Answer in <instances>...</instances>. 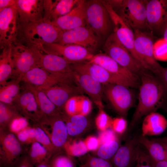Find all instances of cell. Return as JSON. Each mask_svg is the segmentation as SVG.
<instances>
[{
	"instance_id": "ee69618b",
	"label": "cell",
	"mask_w": 167,
	"mask_h": 167,
	"mask_svg": "<svg viewBox=\"0 0 167 167\" xmlns=\"http://www.w3.org/2000/svg\"><path fill=\"white\" fill-rule=\"evenodd\" d=\"M135 164L136 167H154L153 160L141 147Z\"/></svg>"
},
{
	"instance_id": "db71d44e",
	"label": "cell",
	"mask_w": 167,
	"mask_h": 167,
	"mask_svg": "<svg viewBox=\"0 0 167 167\" xmlns=\"http://www.w3.org/2000/svg\"><path fill=\"white\" fill-rule=\"evenodd\" d=\"M153 160L154 167H167V160L159 161Z\"/></svg>"
},
{
	"instance_id": "74e56055",
	"label": "cell",
	"mask_w": 167,
	"mask_h": 167,
	"mask_svg": "<svg viewBox=\"0 0 167 167\" xmlns=\"http://www.w3.org/2000/svg\"><path fill=\"white\" fill-rule=\"evenodd\" d=\"M83 156L80 167H113L110 161L90 155Z\"/></svg>"
},
{
	"instance_id": "9c48e42d",
	"label": "cell",
	"mask_w": 167,
	"mask_h": 167,
	"mask_svg": "<svg viewBox=\"0 0 167 167\" xmlns=\"http://www.w3.org/2000/svg\"><path fill=\"white\" fill-rule=\"evenodd\" d=\"M102 1L111 19L113 25V32L136 60L143 68L147 69L145 64L135 49L134 30L114 11L107 0Z\"/></svg>"
},
{
	"instance_id": "5bb4252c",
	"label": "cell",
	"mask_w": 167,
	"mask_h": 167,
	"mask_svg": "<svg viewBox=\"0 0 167 167\" xmlns=\"http://www.w3.org/2000/svg\"><path fill=\"white\" fill-rule=\"evenodd\" d=\"M18 25L16 5L0 10V49L16 42Z\"/></svg>"
},
{
	"instance_id": "6da1fadb",
	"label": "cell",
	"mask_w": 167,
	"mask_h": 167,
	"mask_svg": "<svg viewBox=\"0 0 167 167\" xmlns=\"http://www.w3.org/2000/svg\"><path fill=\"white\" fill-rule=\"evenodd\" d=\"M139 78L138 103L128 126V132L133 130L143 117L156 112L167 103V92L157 77L146 70L142 72Z\"/></svg>"
},
{
	"instance_id": "52a82bcc",
	"label": "cell",
	"mask_w": 167,
	"mask_h": 167,
	"mask_svg": "<svg viewBox=\"0 0 167 167\" xmlns=\"http://www.w3.org/2000/svg\"><path fill=\"white\" fill-rule=\"evenodd\" d=\"M134 46L137 53L145 64L147 69L158 77L163 67L155 59L153 53V34L151 32L134 30Z\"/></svg>"
},
{
	"instance_id": "e575fe53",
	"label": "cell",
	"mask_w": 167,
	"mask_h": 167,
	"mask_svg": "<svg viewBox=\"0 0 167 167\" xmlns=\"http://www.w3.org/2000/svg\"><path fill=\"white\" fill-rule=\"evenodd\" d=\"M51 167H76L73 157L66 152H58L51 156L49 161Z\"/></svg>"
},
{
	"instance_id": "d590c367",
	"label": "cell",
	"mask_w": 167,
	"mask_h": 167,
	"mask_svg": "<svg viewBox=\"0 0 167 167\" xmlns=\"http://www.w3.org/2000/svg\"><path fill=\"white\" fill-rule=\"evenodd\" d=\"M65 152L73 157L83 156L88 151L84 141H74L70 143L68 141L64 147Z\"/></svg>"
},
{
	"instance_id": "680465c9",
	"label": "cell",
	"mask_w": 167,
	"mask_h": 167,
	"mask_svg": "<svg viewBox=\"0 0 167 167\" xmlns=\"http://www.w3.org/2000/svg\"><path fill=\"white\" fill-rule=\"evenodd\" d=\"M164 147L167 154V144L160 142Z\"/></svg>"
},
{
	"instance_id": "2e32d148",
	"label": "cell",
	"mask_w": 167,
	"mask_h": 167,
	"mask_svg": "<svg viewBox=\"0 0 167 167\" xmlns=\"http://www.w3.org/2000/svg\"><path fill=\"white\" fill-rule=\"evenodd\" d=\"M88 62L99 65L110 73L124 80L131 88H137L139 86V77L119 65L105 53L94 55Z\"/></svg>"
},
{
	"instance_id": "c3c4849f",
	"label": "cell",
	"mask_w": 167,
	"mask_h": 167,
	"mask_svg": "<svg viewBox=\"0 0 167 167\" xmlns=\"http://www.w3.org/2000/svg\"><path fill=\"white\" fill-rule=\"evenodd\" d=\"M98 139L100 144L117 139L115 133L111 128H109L101 131Z\"/></svg>"
},
{
	"instance_id": "e0dca14e",
	"label": "cell",
	"mask_w": 167,
	"mask_h": 167,
	"mask_svg": "<svg viewBox=\"0 0 167 167\" xmlns=\"http://www.w3.org/2000/svg\"><path fill=\"white\" fill-rule=\"evenodd\" d=\"M146 15L149 31L162 35L167 25V0H148Z\"/></svg>"
},
{
	"instance_id": "9a60e30c",
	"label": "cell",
	"mask_w": 167,
	"mask_h": 167,
	"mask_svg": "<svg viewBox=\"0 0 167 167\" xmlns=\"http://www.w3.org/2000/svg\"><path fill=\"white\" fill-rule=\"evenodd\" d=\"M41 50L61 56L71 64L88 61L94 55L85 48L75 44L62 45L53 43L44 45Z\"/></svg>"
},
{
	"instance_id": "277c9868",
	"label": "cell",
	"mask_w": 167,
	"mask_h": 167,
	"mask_svg": "<svg viewBox=\"0 0 167 167\" xmlns=\"http://www.w3.org/2000/svg\"><path fill=\"white\" fill-rule=\"evenodd\" d=\"M86 26L102 40L113 32V25L109 13L101 0L85 1Z\"/></svg>"
},
{
	"instance_id": "3957f363",
	"label": "cell",
	"mask_w": 167,
	"mask_h": 167,
	"mask_svg": "<svg viewBox=\"0 0 167 167\" xmlns=\"http://www.w3.org/2000/svg\"><path fill=\"white\" fill-rule=\"evenodd\" d=\"M107 1L114 11L133 30L150 32L146 15L148 0Z\"/></svg>"
},
{
	"instance_id": "484cf974",
	"label": "cell",
	"mask_w": 167,
	"mask_h": 167,
	"mask_svg": "<svg viewBox=\"0 0 167 167\" xmlns=\"http://www.w3.org/2000/svg\"><path fill=\"white\" fill-rule=\"evenodd\" d=\"M14 102L18 109L27 117L38 120L42 117L34 95L30 90L26 89L19 94Z\"/></svg>"
},
{
	"instance_id": "7a4b0ae2",
	"label": "cell",
	"mask_w": 167,
	"mask_h": 167,
	"mask_svg": "<svg viewBox=\"0 0 167 167\" xmlns=\"http://www.w3.org/2000/svg\"><path fill=\"white\" fill-rule=\"evenodd\" d=\"M63 32L43 19L26 24H19L15 42L41 50L45 45L57 43Z\"/></svg>"
},
{
	"instance_id": "d6a6232c",
	"label": "cell",
	"mask_w": 167,
	"mask_h": 167,
	"mask_svg": "<svg viewBox=\"0 0 167 167\" xmlns=\"http://www.w3.org/2000/svg\"><path fill=\"white\" fill-rule=\"evenodd\" d=\"M28 156L34 165L48 161L51 157L46 148L36 141L31 143Z\"/></svg>"
},
{
	"instance_id": "91938a15",
	"label": "cell",
	"mask_w": 167,
	"mask_h": 167,
	"mask_svg": "<svg viewBox=\"0 0 167 167\" xmlns=\"http://www.w3.org/2000/svg\"><path fill=\"white\" fill-rule=\"evenodd\" d=\"M166 108H167L166 109H167V107H166Z\"/></svg>"
},
{
	"instance_id": "4fadbf2b",
	"label": "cell",
	"mask_w": 167,
	"mask_h": 167,
	"mask_svg": "<svg viewBox=\"0 0 167 167\" xmlns=\"http://www.w3.org/2000/svg\"><path fill=\"white\" fill-rule=\"evenodd\" d=\"M0 161L1 167H13L22 152L21 143L16 135L0 130Z\"/></svg>"
},
{
	"instance_id": "f5cc1de1",
	"label": "cell",
	"mask_w": 167,
	"mask_h": 167,
	"mask_svg": "<svg viewBox=\"0 0 167 167\" xmlns=\"http://www.w3.org/2000/svg\"><path fill=\"white\" fill-rule=\"evenodd\" d=\"M16 0H0V10L15 6Z\"/></svg>"
},
{
	"instance_id": "7402d4cb",
	"label": "cell",
	"mask_w": 167,
	"mask_h": 167,
	"mask_svg": "<svg viewBox=\"0 0 167 167\" xmlns=\"http://www.w3.org/2000/svg\"><path fill=\"white\" fill-rule=\"evenodd\" d=\"M21 81L41 89L59 84H68L61 78L49 73L39 66L31 69L23 75Z\"/></svg>"
},
{
	"instance_id": "1f68e13d",
	"label": "cell",
	"mask_w": 167,
	"mask_h": 167,
	"mask_svg": "<svg viewBox=\"0 0 167 167\" xmlns=\"http://www.w3.org/2000/svg\"><path fill=\"white\" fill-rule=\"evenodd\" d=\"M21 79L17 78L16 79L7 83L0 89V102L11 105L19 94V83Z\"/></svg>"
},
{
	"instance_id": "ab89813d",
	"label": "cell",
	"mask_w": 167,
	"mask_h": 167,
	"mask_svg": "<svg viewBox=\"0 0 167 167\" xmlns=\"http://www.w3.org/2000/svg\"><path fill=\"white\" fill-rule=\"evenodd\" d=\"M153 53L157 61H167V42L163 38L154 42Z\"/></svg>"
},
{
	"instance_id": "9f6ffc18",
	"label": "cell",
	"mask_w": 167,
	"mask_h": 167,
	"mask_svg": "<svg viewBox=\"0 0 167 167\" xmlns=\"http://www.w3.org/2000/svg\"><path fill=\"white\" fill-rule=\"evenodd\" d=\"M152 139L156 141L167 144V136L162 138H154Z\"/></svg>"
},
{
	"instance_id": "7dc6e473",
	"label": "cell",
	"mask_w": 167,
	"mask_h": 167,
	"mask_svg": "<svg viewBox=\"0 0 167 167\" xmlns=\"http://www.w3.org/2000/svg\"><path fill=\"white\" fill-rule=\"evenodd\" d=\"M64 109L65 113L68 115L78 114V96L70 98L65 104Z\"/></svg>"
},
{
	"instance_id": "ac0fdd59",
	"label": "cell",
	"mask_w": 167,
	"mask_h": 167,
	"mask_svg": "<svg viewBox=\"0 0 167 167\" xmlns=\"http://www.w3.org/2000/svg\"><path fill=\"white\" fill-rule=\"evenodd\" d=\"M71 67L74 71L88 75L102 84H119L130 88L126 81L110 73L96 64L86 61L71 64Z\"/></svg>"
},
{
	"instance_id": "ba28073f",
	"label": "cell",
	"mask_w": 167,
	"mask_h": 167,
	"mask_svg": "<svg viewBox=\"0 0 167 167\" xmlns=\"http://www.w3.org/2000/svg\"><path fill=\"white\" fill-rule=\"evenodd\" d=\"M103 85V93L113 107L121 117L126 118L135 101L134 94L131 88L119 84Z\"/></svg>"
},
{
	"instance_id": "60d3db41",
	"label": "cell",
	"mask_w": 167,
	"mask_h": 167,
	"mask_svg": "<svg viewBox=\"0 0 167 167\" xmlns=\"http://www.w3.org/2000/svg\"><path fill=\"white\" fill-rule=\"evenodd\" d=\"M8 126L9 131L16 135L29 126V123L26 118L18 114L11 120Z\"/></svg>"
},
{
	"instance_id": "7c38bea8",
	"label": "cell",
	"mask_w": 167,
	"mask_h": 167,
	"mask_svg": "<svg viewBox=\"0 0 167 167\" xmlns=\"http://www.w3.org/2000/svg\"><path fill=\"white\" fill-rule=\"evenodd\" d=\"M40 67L49 73L59 77L69 84L75 83L74 71L71 64L58 55L41 51Z\"/></svg>"
},
{
	"instance_id": "f546056e",
	"label": "cell",
	"mask_w": 167,
	"mask_h": 167,
	"mask_svg": "<svg viewBox=\"0 0 167 167\" xmlns=\"http://www.w3.org/2000/svg\"><path fill=\"white\" fill-rule=\"evenodd\" d=\"M0 56V84L6 85L8 79L12 75L14 63L12 56V45L2 48Z\"/></svg>"
},
{
	"instance_id": "f35d334b",
	"label": "cell",
	"mask_w": 167,
	"mask_h": 167,
	"mask_svg": "<svg viewBox=\"0 0 167 167\" xmlns=\"http://www.w3.org/2000/svg\"><path fill=\"white\" fill-rule=\"evenodd\" d=\"M9 105L0 102V130L5 129L11 120L18 115Z\"/></svg>"
},
{
	"instance_id": "30bf717a",
	"label": "cell",
	"mask_w": 167,
	"mask_h": 167,
	"mask_svg": "<svg viewBox=\"0 0 167 167\" xmlns=\"http://www.w3.org/2000/svg\"><path fill=\"white\" fill-rule=\"evenodd\" d=\"M102 40L86 26L64 31L57 43L64 45L75 44L83 47L93 54Z\"/></svg>"
},
{
	"instance_id": "d4e9b609",
	"label": "cell",
	"mask_w": 167,
	"mask_h": 167,
	"mask_svg": "<svg viewBox=\"0 0 167 167\" xmlns=\"http://www.w3.org/2000/svg\"><path fill=\"white\" fill-rule=\"evenodd\" d=\"M79 0H44L43 20L52 22L70 12L78 4Z\"/></svg>"
},
{
	"instance_id": "b9f144b4",
	"label": "cell",
	"mask_w": 167,
	"mask_h": 167,
	"mask_svg": "<svg viewBox=\"0 0 167 167\" xmlns=\"http://www.w3.org/2000/svg\"><path fill=\"white\" fill-rule=\"evenodd\" d=\"M96 118L95 122L97 127L101 131L111 128L113 119L103 109H99Z\"/></svg>"
},
{
	"instance_id": "8d00e7d4",
	"label": "cell",
	"mask_w": 167,
	"mask_h": 167,
	"mask_svg": "<svg viewBox=\"0 0 167 167\" xmlns=\"http://www.w3.org/2000/svg\"><path fill=\"white\" fill-rule=\"evenodd\" d=\"M34 127L36 141L44 146L51 156L58 152L54 146L49 137L41 126H36Z\"/></svg>"
},
{
	"instance_id": "d6986e66",
	"label": "cell",
	"mask_w": 167,
	"mask_h": 167,
	"mask_svg": "<svg viewBox=\"0 0 167 167\" xmlns=\"http://www.w3.org/2000/svg\"><path fill=\"white\" fill-rule=\"evenodd\" d=\"M138 138L133 137L120 146L111 162L113 167H132L136 163L141 148Z\"/></svg>"
},
{
	"instance_id": "11a10c76",
	"label": "cell",
	"mask_w": 167,
	"mask_h": 167,
	"mask_svg": "<svg viewBox=\"0 0 167 167\" xmlns=\"http://www.w3.org/2000/svg\"><path fill=\"white\" fill-rule=\"evenodd\" d=\"M49 161L43 162L36 165V167H51L49 163Z\"/></svg>"
},
{
	"instance_id": "816d5d0a",
	"label": "cell",
	"mask_w": 167,
	"mask_h": 167,
	"mask_svg": "<svg viewBox=\"0 0 167 167\" xmlns=\"http://www.w3.org/2000/svg\"><path fill=\"white\" fill-rule=\"evenodd\" d=\"M158 78L161 81L167 92V67H163Z\"/></svg>"
},
{
	"instance_id": "f1b7e54d",
	"label": "cell",
	"mask_w": 167,
	"mask_h": 167,
	"mask_svg": "<svg viewBox=\"0 0 167 167\" xmlns=\"http://www.w3.org/2000/svg\"><path fill=\"white\" fill-rule=\"evenodd\" d=\"M26 89L31 91L34 94L42 117L60 114L61 112L42 90L29 84H26Z\"/></svg>"
},
{
	"instance_id": "4316f807",
	"label": "cell",
	"mask_w": 167,
	"mask_h": 167,
	"mask_svg": "<svg viewBox=\"0 0 167 167\" xmlns=\"http://www.w3.org/2000/svg\"><path fill=\"white\" fill-rule=\"evenodd\" d=\"M167 127V120L161 114L153 112L144 117L142 127V136H155L162 133Z\"/></svg>"
},
{
	"instance_id": "8992f818",
	"label": "cell",
	"mask_w": 167,
	"mask_h": 167,
	"mask_svg": "<svg viewBox=\"0 0 167 167\" xmlns=\"http://www.w3.org/2000/svg\"><path fill=\"white\" fill-rule=\"evenodd\" d=\"M41 51L34 47L15 42L12 44V56L14 63L12 75L21 79L24 74L36 67H40Z\"/></svg>"
},
{
	"instance_id": "8fae6325",
	"label": "cell",
	"mask_w": 167,
	"mask_h": 167,
	"mask_svg": "<svg viewBox=\"0 0 167 167\" xmlns=\"http://www.w3.org/2000/svg\"><path fill=\"white\" fill-rule=\"evenodd\" d=\"M61 114L53 116L44 117L40 119H41L40 126L58 152L64 149L69 136L66 122Z\"/></svg>"
},
{
	"instance_id": "7bdbcfd3",
	"label": "cell",
	"mask_w": 167,
	"mask_h": 167,
	"mask_svg": "<svg viewBox=\"0 0 167 167\" xmlns=\"http://www.w3.org/2000/svg\"><path fill=\"white\" fill-rule=\"evenodd\" d=\"M21 143H32L35 142V127L28 126L20 131L16 135Z\"/></svg>"
},
{
	"instance_id": "83f0119b",
	"label": "cell",
	"mask_w": 167,
	"mask_h": 167,
	"mask_svg": "<svg viewBox=\"0 0 167 167\" xmlns=\"http://www.w3.org/2000/svg\"><path fill=\"white\" fill-rule=\"evenodd\" d=\"M61 116L66 122L69 136H80L91 128V122L87 116L80 114L69 116L62 113Z\"/></svg>"
},
{
	"instance_id": "bcb514c9",
	"label": "cell",
	"mask_w": 167,
	"mask_h": 167,
	"mask_svg": "<svg viewBox=\"0 0 167 167\" xmlns=\"http://www.w3.org/2000/svg\"><path fill=\"white\" fill-rule=\"evenodd\" d=\"M82 96H78L79 114L87 116L91 110L92 103L88 98Z\"/></svg>"
},
{
	"instance_id": "4dcf8cb0",
	"label": "cell",
	"mask_w": 167,
	"mask_h": 167,
	"mask_svg": "<svg viewBox=\"0 0 167 167\" xmlns=\"http://www.w3.org/2000/svg\"><path fill=\"white\" fill-rule=\"evenodd\" d=\"M138 138L140 144L145 149L153 160L156 161L167 160L166 151L161 143L142 135Z\"/></svg>"
},
{
	"instance_id": "f6af8a7d",
	"label": "cell",
	"mask_w": 167,
	"mask_h": 167,
	"mask_svg": "<svg viewBox=\"0 0 167 167\" xmlns=\"http://www.w3.org/2000/svg\"><path fill=\"white\" fill-rule=\"evenodd\" d=\"M128 127L125 118L121 117L113 119L111 128L115 133L122 134L126 131Z\"/></svg>"
},
{
	"instance_id": "603a6c76",
	"label": "cell",
	"mask_w": 167,
	"mask_h": 167,
	"mask_svg": "<svg viewBox=\"0 0 167 167\" xmlns=\"http://www.w3.org/2000/svg\"><path fill=\"white\" fill-rule=\"evenodd\" d=\"M75 84L91 98L99 109H103V85L90 75L74 71Z\"/></svg>"
},
{
	"instance_id": "44dd1931",
	"label": "cell",
	"mask_w": 167,
	"mask_h": 167,
	"mask_svg": "<svg viewBox=\"0 0 167 167\" xmlns=\"http://www.w3.org/2000/svg\"><path fill=\"white\" fill-rule=\"evenodd\" d=\"M41 89L58 109L64 108L65 104L70 98L84 93L77 85L66 84H57Z\"/></svg>"
},
{
	"instance_id": "836d02e7",
	"label": "cell",
	"mask_w": 167,
	"mask_h": 167,
	"mask_svg": "<svg viewBox=\"0 0 167 167\" xmlns=\"http://www.w3.org/2000/svg\"><path fill=\"white\" fill-rule=\"evenodd\" d=\"M120 146L118 139L101 144L96 151V156L111 161Z\"/></svg>"
},
{
	"instance_id": "5b68a950",
	"label": "cell",
	"mask_w": 167,
	"mask_h": 167,
	"mask_svg": "<svg viewBox=\"0 0 167 167\" xmlns=\"http://www.w3.org/2000/svg\"><path fill=\"white\" fill-rule=\"evenodd\" d=\"M103 49L104 53L139 77L142 72L148 70L136 60L113 32L105 40Z\"/></svg>"
},
{
	"instance_id": "ffe728a7",
	"label": "cell",
	"mask_w": 167,
	"mask_h": 167,
	"mask_svg": "<svg viewBox=\"0 0 167 167\" xmlns=\"http://www.w3.org/2000/svg\"><path fill=\"white\" fill-rule=\"evenodd\" d=\"M19 24H26L43 19L44 0H16Z\"/></svg>"
},
{
	"instance_id": "6f0895ef",
	"label": "cell",
	"mask_w": 167,
	"mask_h": 167,
	"mask_svg": "<svg viewBox=\"0 0 167 167\" xmlns=\"http://www.w3.org/2000/svg\"><path fill=\"white\" fill-rule=\"evenodd\" d=\"M163 38L167 42V25L162 34Z\"/></svg>"
},
{
	"instance_id": "f907efd6",
	"label": "cell",
	"mask_w": 167,
	"mask_h": 167,
	"mask_svg": "<svg viewBox=\"0 0 167 167\" xmlns=\"http://www.w3.org/2000/svg\"><path fill=\"white\" fill-rule=\"evenodd\" d=\"M33 163L28 155L20 156L13 167H34Z\"/></svg>"
},
{
	"instance_id": "cb8c5ba5",
	"label": "cell",
	"mask_w": 167,
	"mask_h": 167,
	"mask_svg": "<svg viewBox=\"0 0 167 167\" xmlns=\"http://www.w3.org/2000/svg\"><path fill=\"white\" fill-rule=\"evenodd\" d=\"M85 1L79 0L77 6L68 13L49 23L63 31L86 26L84 11Z\"/></svg>"
},
{
	"instance_id": "681fc988",
	"label": "cell",
	"mask_w": 167,
	"mask_h": 167,
	"mask_svg": "<svg viewBox=\"0 0 167 167\" xmlns=\"http://www.w3.org/2000/svg\"><path fill=\"white\" fill-rule=\"evenodd\" d=\"M84 141L88 151H96L100 145L98 138L93 136L88 137Z\"/></svg>"
}]
</instances>
